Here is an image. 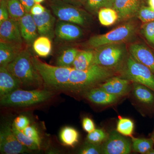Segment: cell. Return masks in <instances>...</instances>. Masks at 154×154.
I'll return each mask as SVG.
<instances>
[{"label":"cell","mask_w":154,"mask_h":154,"mask_svg":"<svg viewBox=\"0 0 154 154\" xmlns=\"http://www.w3.org/2000/svg\"><path fill=\"white\" fill-rule=\"evenodd\" d=\"M102 154H128L132 149L130 141L116 131H113L102 145Z\"/></svg>","instance_id":"cell-8"},{"label":"cell","mask_w":154,"mask_h":154,"mask_svg":"<svg viewBox=\"0 0 154 154\" xmlns=\"http://www.w3.org/2000/svg\"><path fill=\"white\" fill-rule=\"evenodd\" d=\"M82 125L83 129L88 133L92 132L96 129L94 122L89 117H85L83 118Z\"/></svg>","instance_id":"cell-37"},{"label":"cell","mask_w":154,"mask_h":154,"mask_svg":"<svg viewBox=\"0 0 154 154\" xmlns=\"http://www.w3.org/2000/svg\"><path fill=\"white\" fill-rule=\"evenodd\" d=\"M147 154H154V149H152Z\"/></svg>","instance_id":"cell-44"},{"label":"cell","mask_w":154,"mask_h":154,"mask_svg":"<svg viewBox=\"0 0 154 154\" xmlns=\"http://www.w3.org/2000/svg\"><path fill=\"white\" fill-rule=\"evenodd\" d=\"M46 8L40 4L35 3L30 10V13L33 16L39 15L44 13Z\"/></svg>","instance_id":"cell-39"},{"label":"cell","mask_w":154,"mask_h":154,"mask_svg":"<svg viewBox=\"0 0 154 154\" xmlns=\"http://www.w3.org/2000/svg\"><path fill=\"white\" fill-rule=\"evenodd\" d=\"M114 0H88L85 7L91 13L98 12L102 8H113Z\"/></svg>","instance_id":"cell-29"},{"label":"cell","mask_w":154,"mask_h":154,"mask_svg":"<svg viewBox=\"0 0 154 154\" xmlns=\"http://www.w3.org/2000/svg\"><path fill=\"white\" fill-rule=\"evenodd\" d=\"M133 92L136 99L150 110L154 108V91L146 86L133 83Z\"/></svg>","instance_id":"cell-20"},{"label":"cell","mask_w":154,"mask_h":154,"mask_svg":"<svg viewBox=\"0 0 154 154\" xmlns=\"http://www.w3.org/2000/svg\"><path fill=\"white\" fill-rule=\"evenodd\" d=\"M79 50L74 48H70L64 51L58 57L57 66L69 67H72Z\"/></svg>","instance_id":"cell-26"},{"label":"cell","mask_w":154,"mask_h":154,"mask_svg":"<svg viewBox=\"0 0 154 154\" xmlns=\"http://www.w3.org/2000/svg\"><path fill=\"white\" fill-rule=\"evenodd\" d=\"M134 126V123L130 119L119 117L116 125V131L124 136L131 137Z\"/></svg>","instance_id":"cell-28"},{"label":"cell","mask_w":154,"mask_h":154,"mask_svg":"<svg viewBox=\"0 0 154 154\" xmlns=\"http://www.w3.org/2000/svg\"><path fill=\"white\" fill-rule=\"evenodd\" d=\"M140 0H114L113 8L119 20H126L137 14L140 7Z\"/></svg>","instance_id":"cell-18"},{"label":"cell","mask_w":154,"mask_h":154,"mask_svg":"<svg viewBox=\"0 0 154 154\" xmlns=\"http://www.w3.org/2000/svg\"><path fill=\"white\" fill-rule=\"evenodd\" d=\"M22 44L14 42H0V65L7 67L23 50Z\"/></svg>","instance_id":"cell-19"},{"label":"cell","mask_w":154,"mask_h":154,"mask_svg":"<svg viewBox=\"0 0 154 154\" xmlns=\"http://www.w3.org/2000/svg\"><path fill=\"white\" fill-rule=\"evenodd\" d=\"M10 18L7 3H0V24Z\"/></svg>","instance_id":"cell-38"},{"label":"cell","mask_w":154,"mask_h":154,"mask_svg":"<svg viewBox=\"0 0 154 154\" xmlns=\"http://www.w3.org/2000/svg\"><path fill=\"white\" fill-rule=\"evenodd\" d=\"M8 0H0V3H7Z\"/></svg>","instance_id":"cell-45"},{"label":"cell","mask_w":154,"mask_h":154,"mask_svg":"<svg viewBox=\"0 0 154 154\" xmlns=\"http://www.w3.org/2000/svg\"><path fill=\"white\" fill-rule=\"evenodd\" d=\"M142 32L148 41L154 45V21L145 23Z\"/></svg>","instance_id":"cell-34"},{"label":"cell","mask_w":154,"mask_h":154,"mask_svg":"<svg viewBox=\"0 0 154 154\" xmlns=\"http://www.w3.org/2000/svg\"><path fill=\"white\" fill-rule=\"evenodd\" d=\"M1 41L23 43L19 21L11 18L0 24Z\"/></svg>","instance_id":"cell-13"},{"label":"cell","mask_w":154,"mask_h":154,"mask_svg":"<svg viewBox=\"0 0 154 154\" xmlns=\"http://www.w3.org/2000/svg\"><path fill=\"white\" fill-rule=\"evenodd\" d=\"M98 14L99 22L103 26L113 25L119 19L118 13L113 8H102L98 11Z\"/></svg>","instance_id":"cell-24"},{"label":"cell","mask_w":154,"mask_h":154,"mask_svg":"<svg viewBox=\"0 0 154 154\" xmlns=\"http://www.w3.org/2000/svg\"><path fill=\"white\" fill-rule=\"evenodd\" d=\"M22 87L21 83L9 71L7 67L0 66V97Z\"/></svg>","instance_id":"cell-16"},{"label":"cell","mask_w":154,"mask_h":154,"mask_svg":"<svg viewBox=\"0 0 154 154\" xmlns=\"http://www.w3.org/2000/svg\"><path fill=\"white\" fill-rule=\"evenodd\" d=\"M35 3H38V4H40V3L44 2L45 0H34Z\"/></svg>","instance_id":"cell-43"},{"label":"cell","mask_w":154,"mask_h":154,"mask_svg":"<svg viewBox=\"0 0 154 154\" xmlns=\"http://www.w3.org/2000/svg\"><path fill=\"white\" fill-rule=\"evenodd\" d=\"M151 137L152 138V139L154 141V129L152 133Z\"/></svg>","instance_id":"cell-46"},{"label":"cell","mask_w":154,"mask_h":154,"mask_svg":"<svg viewBox=\"0 0 154 154\" xmlns=\"http://www.w3.org/2000/svg\"><path fill=\"white\" fill-rule=\"evenodd\" d=\"M0 151L3 154H18L28 152L30 150L19 142L12 127L6 125L0 132Z\"/></svg>","instance_id":"cell-9"},{"label":"cell","mask_w":154,"mask_h":154,"mask_svg":"<svg viewBox=\"0 0 154 154\" xmlns=\"http://www.w3.org/2000/svg\"><path fill=\"white\" fill-rule=\"evenodd\" d=\"M136 30L134 23L126 22L105 34L92 36L88 44L96 48L106 45L123 43L134 36Z\"/></svg>","instance_id":"cell-5"},{"label":"cell","mask_w":154,"mask_h":154,"mask_svg":"<svg viewBox=\"0 0 154 154\" xmlns=\"http://www.w3.org/2000/svg\"><path fill=\"white\" fill-rule=\"evenodd\" d=\"M30 124L29 119L24 115H20L17 116L14 120L13 126L17 129L22 131Z\"/></svg>","instance_id":"cell-36"},{"label":"cell","mask_w":154,"mask_h":154,"mask_svg":"<svg viewBox=\"0 0 154 154\" xmlns=\"http://www.w3.org/2000/svg\"><path fill=\"white\" fill-rule=\"evenodd\" d=\"M94 58V51H79L72 67L78 70H85L93 65Z\"/></svg>","instance_id":"cell-21"},{"label":"cell","mask_w":154,"mask_h":154,"mask_svg":"<svg viewBox=\"0 0 154 154\" xmlns=\"http://www.w3.org/2000/svg\"><path fill=\"white\" fill-rule=\"evenodd\" d=\"M33 49L41 57H46L50 54L52 49L51 39L46 36H40L33 42Z\"/></svg>","instance_id":"cell-22"},{"label":"cell","mask_w":154,"mask_h":154,"mask_svg":"<svg viewBox=\"0 0 154 154\" xmlns=\"http://www.w3.org/2000/svg\"><path fill=\"white\" fill-rule=\"evenodd\" d=\"M49 5L53 13L61 21L85 26L91 20L90 15L86 11L61 0H51Z\"/></svg>","instance_id":"cell-6"},{"label":"cell","mask_w":154,"mask_h":154,"mask_svg":"<svg viewBox=\"0 0 154 154\" xmlns=\"http://www.w3.org/2000/svg\"><path fill=\"white\" fill-rule=\"evenodd\" d=\"M131 138L132 149L135 152L140 154H147L151 149L153 148L154 141L151 137L139 138L131 136Z\"/></svg>","instance_id":"cell-25"},{"label":"cell","mask_w":154,"mask_h":154,"mask_svg":"<svg viewBox=\"0 0 154 154\" xmlns=\"http://www.w3.org/2000/svg\"><path fill=\"white\" fill-rule=\"evenodd\" d=\"M148 4L149 7L154 11V0H148Z\"/></svg>","instance_id":"cell-42"},{"label":"cell","mask_w":154,"mask_h":154,"mask_svg":"<svg viewBox=\"0 0 154 154\" xmlns=\"http://www.w3.org/2000/svg\"><path fill=\"white\" fill-rule=\"evenodd\" d=\"M108 135L105 131L101 129H95L88 134L87 137L88 142L101 144L107 139Z\"/></svg>","instance_id":"cell-31"},{"label":"cell","mask_w":154,"mask_h":154,"mask_svg":"<svg viewBox=\"0 0 154 154\" xmlns=\"http://www.w3.org/2000/svg\"><path fill=\"white\" fill-rule=\"evenodd\" d=\"M25 8L26 13H30V10L35 4L34 0H19Z\"/></svg>","instance_id":"cell-41"},{"label":"cell","mask_w":154,"mask_h":154,"mask_svg":"<svg viewBox=\"0 0 154 154\" xmlns=\"http://www.w3.org/2000/svg\"><path fill=\"white\" fill-rule=\"evenodd\" d=\"M122 78L133 83L143 85L154 91V73L147 67L130 55L125 60L121 73Z\"/></svg>","instance_id":"cell-7"},{"label":"cell","mask_w":154,"mask_h":154,"mask_svg":"<svg viewBox=\"0 0 154 154\" xmlns=\"http://www.w3.org/2000/svg\"><path fill=\"white\" fill-rule=\"evenodd\" d=\"M7 6L10 18L19 21L26 13L25 8L19 0H8Z\"/></svg>","instance_id":"cell-27"},{"label":"cell","mask_w":154,"mask_h":154,"mask_svg":"<svg viewBox=\"0 0 154 154\" xmlns=\"http://www.w3.org/2000/svg\"><path fill=\"white\" fill-rule=\"evenodd\" d=\"M61 1L72 5L80 8L82 6H85L88 0H61Z\"/></svg>","instance_id":"cell-40"},{"label":"cell","mask_w":154,"mask_h":154,"mask_svg":"<svg viewBox=\"0 0 154 154\" xmlns=\"http://www.w3.org/2000/svg\"><path fill=\"white\" fill-rule=\"evenodd\" d=\"M52 91L42 89L21 90L19 89L1 97V105L5 106L26 107L47 101L54 95Z\"/></svg>","instance_id":"cell-3"},{"label":"cell","mask_w":154,"mask_h":154,"mask_svg":"<svg viewBox=\"0 0 154 154\" xmlns=\"http://www.w3.org/2000/svg\"><path fill=\"white\" fill-rule=\"evenodd\" d=\"M79 153L81 154H102V146L88 142L80 149Z\"/></svg>","instance_id":"cell-35"},{"label":"cell","mask_w":154,"mask_h":154,"mask_svg":"<svg viewBox=\"0 0 154 154\" xmlns=\"http://www.w3.org/2000/svg\"><path fill=\"white\" fill-rule=\"evenodd\" d=\"M38 34L52 39L55 35L56 19L48 9L39 15L33 16Z\"/></svg>","instance_id":"cell-12"},{"label":"cell","mask_w":154,"mask_h":154,"mask_svg":"<svg viewBox=\"0 0 154 154\" xmlns=\"http://www.w3.org/2000/svg\"><path fill=\"white\" fill-rule=\"evenodd\" d=\"M32 57L28 49H23L7 68L19 80L22 87L32 90L41 89L44 81L34 66Z\"/></svg>","instance_id":"cell-2"},{"label":"cell","mask_w":154,"mask_h":154,"mask_svg":"<svg viewBox=\"0 0 154 154\" xmlns=\"http://www.w3.org/2000/svg\"><path fill=\"white\" fill-rule=\"evenodd\" d=\"M95 49L93 64L115 70L125 59L126 49L124 43L106 45Z\"/></svg>","instance_id":"cell-4"},{"label":"cell","mask_w":154,"mask_h":154,"mask_svg":"<svg viewBox=\"0 0 154 154\" xmlns=\"http://www.w3.org/2000/svg\"><path fill=\"white\" fill-rule=\"evenodd\" d=\"M19 22L21 36L23 40L28 45H33L39 35L33 15L30 13H26L19 19Z\"/></svg>","instance_id":"cell-15"},{"label":"cell","mask_w":154,"mask_h":154,"mask_svg":"<svg viewBox=\"0 0 154 154\" xmlns=\"http://www.w3.org/2000/svg\"><path fill=\"white\" fill-rule=\"evenodd\" d=\"M137 15L139 19L143 23L154 21V11L149 6H141Z\"/></svg>","instance_id":"cell-32"},{"label":"cell","mask_w":154,"mask_h":154,"mask_svg":"<svg viewBox=\"0 0 154 154\" xmlns=\"http://www.w3.org/2000/svg\"><path fill=\"white\" fill-rule=\"evenodd\" d=\"M22 132L34 141L37 146L40 148L41 140L37 129L33 125H28L22 131Z\"/></svg>","instance_id":"cell-33"},{"label":"cell","mask_w":154,"mask_h":154,"mask_svg":"<svg viewBox=\"0 0 154 154\" xmlns=\"http://www.w3.org/2000/svg\"><path fill=\"white\" fill-rule=\"evenodd\" d=\"M130 55L135 60L151 70L154 73V53L144 45L134 43L130 46Z\"/></svg>","instance_id":"cell-14"},{"label":"cell","mask_w":154,"mask_h":154,"mask_svg":"<svg viewBox=\"0 0 154 154\" xmlns=\"http://www.w3.org/2000/svg\"><path fill=\"white\" fill-rule=\"evenodd\" d=\"M99 87L119 98L128 94L132 89L130 81L121 77H111L99 85Z\"/></svg>","instance_id":"cell-10"},{"label":"cell","mask_w":154,"mask_h":154,"mask_svg":"<svg viewBox=\"0 0 154 154\" xmlns=\"http://www.w3.org/2000/svg\"><path fill=\"white\" fill-rule=\"evenodd\" d=\"M60 139L64 145L69 146H74L78 142L79 133L74 128L66 126L61 130Z\"/></svg>","instance_id":"cell-23"},{"label":"cell","mask_w":154,"mask_h":154,"mask_svg":"<svg viewBox=\"0 0 154 154\" xmlns=\"http://www.w3.org/2000/svg\"><path fill=\"white\" fill-rule=\"evenodd\" d=\"M12 128L17 139L22 145L25 146L30 150H36L40 149L33 140L24 134L22 131L17 129L13 125Z\"/></svg>","instance_id":"cell-30"},{"label":"cell","mask_w":154,"mask_h":154,"mask_svg":"<svg viewBox=\"0 0 154 154\" xmlns=\"http://www.w3.org/2000/svg\"><path fill=\"white\" fill-rule=\"evenodd\" d=\"M83 34L82 28L76 24L60 20L56 24L55 35L60 40L75 41L81 38Z\"/></svg>","instance_id":"cell-11"},{"label":"cell","mask_w":154,"mask_h":154,"mask_svg":"<svg viewBox=\"0 0 154 154\" xmlns=\"http://www.w3.org/2000/svg\"><path fill=\"white\" fill-rule=\"evenodd\" d=\"M85 98L89 101L100 105H107L114 104L119 97L109 94L99 87H94L84 93Z\"/></svg>","instance_id":"cell-17"},{"label":"cell","mask_w":154,"mask_h":154,"mask_svg":"<svg viewBox=\"0 0 154 154\" xmlns=\"http://www.w3.org/2000/svg\"><path fill=\"white\" fill-rule=\"evenodd\" d=\"M114 70L93 64L84 70L72 68L68 77L60 91L72 93H85L114 75Z\"/></svg>","instance_id":"cell-1"}]
</instances>
